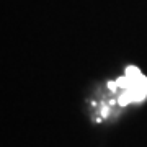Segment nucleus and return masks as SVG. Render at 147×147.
Masks as SVG:
<instances>
[{
    "label": "nucleus",
    "mask_w": 147,
    "mask_h": 147,
    "mask_svg": "<svg viewBox=\"0 0 147 147\" xmlns=\"http://www.w3.org/2000/svg\"><path fill=\"white\" fill-rule=\"evenodd\" d=\"M113 88L118 93L119 105L126 106L129 103H137L147 96V79L139 69L127 67L124 75L113 84Z\"/></svg>",
    "instance_id": "obj_1"
}]
</instances>
